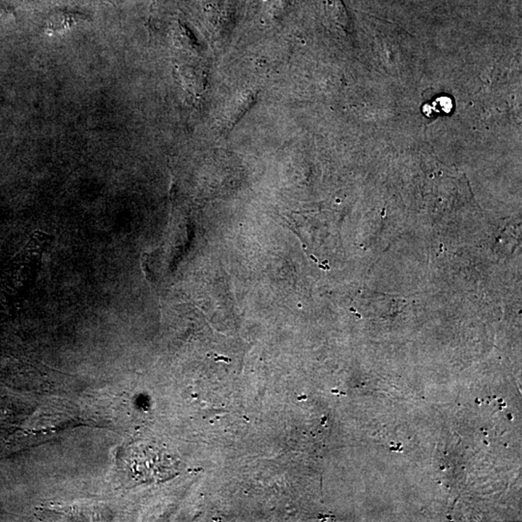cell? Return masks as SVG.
Segmentation results:
<instances>
[{
  "instance_id": "1",
  "label": "cell",
  "mask_w": 522,
  "mask_h": 522,
  "mask_svg": "<svg viewBox=\"0 0 522 522\" xmlns=\"http://www.w3.org/2000/svg\"><path fill=\"white\" fill-rule=\"evenodd\" d=\"M86 18L84 15L78 13L58 11L50 18L47 26V31L49 33H62Z\"/></svg>"
}]
</instances>
